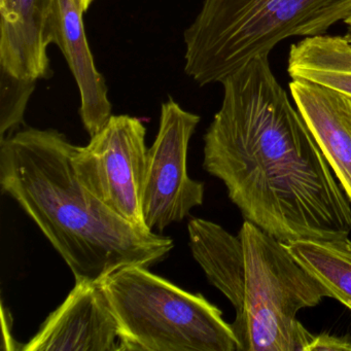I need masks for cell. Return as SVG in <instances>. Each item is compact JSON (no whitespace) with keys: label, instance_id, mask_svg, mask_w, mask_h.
I'll list each match as a JSON object with an SVG mask.
<instances>
[{"label":"cell","instance_id":"cell-1","mask_svg":"<svg viewBox=\"0 0 351 351\" xmlns=\"http://www.w3.org/2000/svg\"><path fill=\"white\" fill-rule=\"evenodd\" d=\"M221 84L203 167L223 182L246 221L283 243L347 237L350 201L269 56L252 59Z\"/></svg>","mask_w":351,"mask_h":351},{"label":"cell","instance_id":"cell-2","mask_svg":"<svg viewBox=\"0 0 351 351\" xmlns=\"http://www.w3.org/2000/svg\"><path fill=\"white\" fill-rule=\"evenodd\" d=\"M75 147L55 129L25 128L0 139L1 190L40 228L75 281L163 261L173 240L129 223L90 192L75 172Z\"/></svg>","mask_w":351,"mask_h":351},{"label":"cell","instance_id":"cell-3","mask_svg":"<svg viewBox=\"0 0 351 351\" xmlns=\"http://www.w3.org/2000/svg\"><path fill=\"white\" fill-rule=\"evenodd\" d=\"M188 231L195 260L235 308L238 351H306L315 336L297 313L330 295L287 244L246 219L238 236L202 219Z\"/></svg>","mask_w":351,"mask_h":351},{"label":"cell","instance_id":"cell-4","mask_svg":"<svg viewBox=\"0 0 351 351\" xmlns=\"http://www.w3.org/2000/svg\"><path fill=\"white\" fill-rule=\"evenodd\" d=\"M351 14V0H204L184 34V73L221 84L282 40L324 34Z\"/></svg>","mask_w":351,"mask_h":351},{"label":"cell","instance_id":"cell-5","mask_svg":"<svg viewBox=\"0 0 351 351\" xmlns=\"http://www.w3.org/2000/svg\"><path fill=\"white\" fill-rule=\"evenodd\" d=\"M125 351H238L217 306L154 274L129 266L101 280Z\"/></svg>","mask_w":351,"mask_h":351},{"label":"cell","instance_id":"cell-6","mask_svg":"<svg viewBox=\"0 0 351 351\" xmlns=\"http://www.w3.org/2000/svg\"><path fill=\"white\" fill-rule=\"evenodd\" d=\"M145 132L135 117L112 116L87 145H75L73 163L90 192L129 223L147 229L143 215Z\"/></svg>","mask_w":351,"mask_h":351},{"label":"cell","instance_id":"cell-7","mask_svg":"<svg viewBox=\"0 0 351 351\" xmlns=\"http://www.w3.org/2000/svg\"><path fill=\"white\" fill-rule=\"evenodd\" d=\"M200 117L184 110L173 99L163 102L159 130L147 149L143 194L145 227L162 232L180 223L204 200V184L192 180L186 158L191 137Z\"/></svg>","mask_w":351,"mask_h":351},{"label":"cell","instance_id":"cell-8","mask_svg":"<svg viewBox=\"0 0 351 351\" xmlns=\"http://www.w3.org/2000/svg\"><path fill=\"white\" fill-rule=\"evenodd\" d=\"M24 351H125L122 332L101 281L77 280Z\"/></svg>","mask_w":351,"mask_h":351},{"label":"cell","instance_id":"cell-9","mask_svg":"<svg viewBox=\"0 0 351 351\" xmlns=\"http://www.w3.org/2000/svg\"><path fill=\"white\" fill-rule=\"evenodd\" d=\"M57 0H0V71L38 81L51 77Z\"/></svg>","mask_w":351,"mask_h":351},{"label":"cell","instance_id":"cell-10","mask_svg":"<svg viewBox=\"0 0 351 351\" xmlns=\"http://www.w3.org/2000/svg\"><path fill=\"white\" fill-rule=\"evenodd\" d=\"M289 91L351 203V98L304 80H291Z\"/></svg>","mask_w":351,"mask_h":351},{"label":"cell","instance_id":"cell-11","mask_svg":"<svg viewBox=\"0 0 351 351\" xmlns=\"http://www.w3.org/2000/svg\"><path fill=\"white\" fill-rule=\"evenodd\" d=\"M77 0H57L53 44L69 63L81 95L82 122L90 136L99 132L112 114L106 80L96 69Z\"/></svg>","mask_w":351,"mask_h":351},{"label":"cell","instance_id":"cell-12","mask_svg":"<svg viewBox=\"0 0 351 351\" xmlns=\"http://www.w3.org/2000/svg\"><path fill=\"white\" fill-rule=\"evenodd\" d=\"M291 80H304L351 98V42L345 36H308L293 45L287 60Z\"/></svg>","mask_w":351,"mask_h":351},{"label":"cell","instance_id":"cell-13","mask_svg":"<svg viewBox=\"0 0 351 351\" xmlns=\"http://www.w3.org/2000/svg\"><path fill=\"white\" fill-rule=\"evenodd\" d=\"M287 247L295 260L351 310V240H298Z\"/></svg>","mask_w":351,"mask_h":351},{"label":"cell","instance_id":"cell-14","mask_svg":"<svg viewBox=\"0 0 351 351\" xmlns=\"http://www.w3.org/2000/svg\"><path fill=\"white\" fill-rule=\"evenodd\" d=\"M36 87V81L17 79L1 71V112L0 135L15 132L23 124L28 100Z\"/></svg>","mask_w":351,"mask_h":351},{"label":"cell","instance_id":"cell-15","mask_svg":"<svg viewBox=\"0 0 351 351\" xmlns=\"http://www.w3.org/2000/svg\"><path fill=\"white\" fill-rule=\"evenodd\" d=\"M306 351H351V339L349 336L338 337L320 334L314 337Z\"/></svg>","mask_w":351,"mask_h":351},{"label":"cell","instance_id":"cell-16","mask_svg":"<svg viewBox=\"0 0 351 351\" xmlns=\"http://www.w3.org/2000/svg\"><path fill=\"white\" fill-rule=\"evenodd\" d=\"M344 23L347 25V32L344 36L349 40V42H351V14L345 18Z\"/></svg>","mask_w":351,"mask_h":351},{"label":"cell","instance_id":"cell-17","mask_svg":"<svg viewBox=\"0 0 351 351\" xmlns=\"http://www.w3.org/2000/svg\"><path fill=\"white\" fill-rule=\"evenodd\" d=\"M93 1L94 0H77V3H79L84 12H87L89 10L90 5L93 3Z\"/></svg>","mask_w":351,"mask_h":351}]
</instances>
